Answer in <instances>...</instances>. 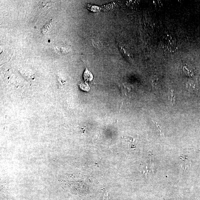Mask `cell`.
Wrapping results in <instances>:
<instances>
[{"instance_id": "obj_1", "label": "cell", "mask_w": 200, "mask_h": 200, "mask_svg": "<svg viewBox=\"0 0 200 200\" xmlns=\"http://www.w3.org/2000/svg\"><path fill=\"white\" fill-rule=\"evenodd\" d=\"M182 157L183 158L181 157V159H182V163L181 164V167L184 170L187 171L190 167L191 162L189 159H187V157H185V158L184 157Z\"/></svg>"}, {"instance_id": "obj_5", "label": "cell", "mask_w": 200, "mask_h": 200, "mask_svg": "<svg viewBox=\"0 0 200 200\" xmlns=\"http://www.w3.org/2000/svg\"><path fill=\"white\" fill-rule=\"evenodd\" d=\"M153 123L155 124L156 125V126L157 127V128L158 129L159 131H160L161 135H162L163 136H164V134L163 133H162V132L161 131V127H160V126L158 124V123H157V122H155L153 121Z\"/></svg>"}, {"instance_id": "obj_2", "label": "cell", "mask_w": 200, "mask_h": 200, "mask_svg": "<svg viewBox=\"0 0 200 200\" xmlns=\"http://www.w3.org/2000/svg\"><path fill=\"white\" fill-rule=\"evenodd\" d=\"M40 5L42 9L47 10L50 8L52 4L50 1H43L40 2Z\"/></svg>"}, {"instance_id": "obj_4", "label": "cell", "mask_w": 200, "mask_h": 200, "mask_svg": "<svg viewBox=\"0 0 200 200\" xmlns=\"http://www.w3.org/2000/svg\"><path fill=\"white\" fill-rule=\"evenodd\" d=\"M167 96L168 99L171 101V104L173 105L175 102V96L174 94V90H169L168 92Z\"/></svg>"}, {"instance_id": "obj_3", "label": "cell", "mask_w": 200, "mask_h": 200, "mask_svg": "<svg viewBox=\"0 0 200 200\" xmlns=\"http://www.w3.org/2000/svg\"><path fill=\"white\" fill-rule=\"evenodd\" d=\"M84 78L86 81L90 82L92 80L93 76L91 73L87 69H86L84 74Z\"/></svg>"}]
</instances>
